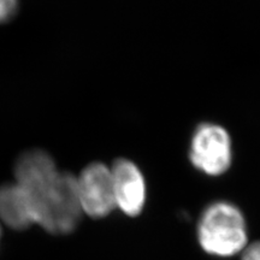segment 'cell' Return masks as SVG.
<instances>
[{"label":"cell","instance_id":"cell-2","mask_svg":"<svg viewBox=\"0 0 260 260\" xmlns=\"http://www.w3.org/2000/svg\"><path fill=\"white\" fill-rule=\"evenodd\" d=\"M201 249L216 258L241 254L248 246V232L242 211L230 201H214L205 207L197 226Z\"/></svg>","mask_w":260,"mask_h":260},{"label":"cell","instance_id":"cell-6","mask_svg":"<svg viewBox=\"0 0 260 260\" xmlns=\"http://www.w3.org/2000/svg\"><path fill=\"white\" fill-rule=\"evenodd\" d=\"M0 219L15 230H23L35 224L28 197L17 183L0 188Z\"/></svg>","mask_w":260,"mask_h":260},{"label":"cell","instance_id":"cell-8","mask_svg":"<svg viewBox=\"0 0 260 260\" xmlns=\"http://www.w3.org/2000/svg\"><path fill=\"white\" fill-rule=\"evenodd\" d=\"M241 254V260H260V241L248 243Z\"/></svg>","mask_w":260,"mask_h":260},{"label":"cell","instance_id":"cell-7","mask_svg":"<svg viewBox=\"0 0 260 260\" xmlns=\"http://www.w3.org/2000/svg\"><path fill=\"white\" fill-rule=\"evenodd\" d=\"M17 10V0H0V23L8 21Z\"/></svg>","mask_w":260,"mask_h":260},{"label":"cell","instance_id":"cell-5","mask_svg":"<svg viewBox=\"0 0 260 260\" xmlns=\"http://www.w3.org/2000/svg\"><path fill=\"white\" fill-rule=\"evenodd\" d=\"M116 209L128 217L142 213L147 201V183L144 172L130 159L119 158L111 165Z\"/></svg>","mask_w":260,"mask_h":260},{"label":"cell","instance_id":"cell-3","mask_svg":"<svg viewBox=\"0 0 260 260\" xmlns=\"http://www.w3.org/2000/svg\"><path fill=\"white\" fill-rule=\"evenodd\" d=\"M191 165L207 176L225 174L233 162V141L223 125L205 122L195 128L189 144Z\"/></svg>","mask_w":260,"mask_h":260},{"label":"cell","instance_id":"cell-4","mask_svg":"<svg viewBox=\"0 0 260 260\" xmlns=\"http://www.w3.org/2000/svg\"><path fill=\"white\" fill-rule=\"evenodd\" d=\"M77 195L83 214L90 218H105L116 210L111 168L92 162L76 177Z\"/></svg>","mask_w":260,"mask_h":260},{"label":"cell","instance_id":"cell-1","mask_svg":"<svg viewBox=\"0 0 260 260\" xmlns=\"http://www.w3.org/2000/svg\"><path fill=\"white\" fill-rule=\"evenodd\" d=\"M16 183L30 203L35 224L56 235L74 232L82 210L76 176L60 172L53 159L42 151H30L16 164Z\"/></svg>","mask_w":260,"mask_h":260}]
</instances>
